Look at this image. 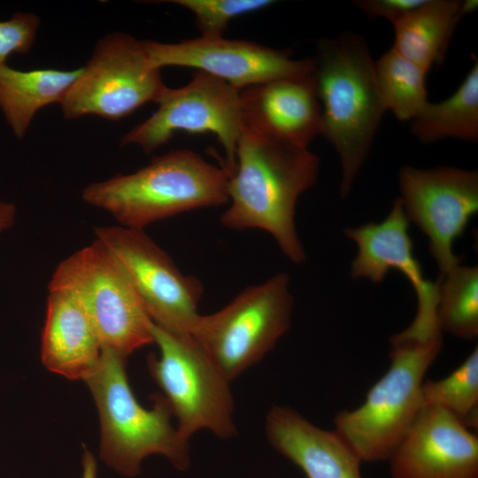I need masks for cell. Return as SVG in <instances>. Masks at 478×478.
<instances>
[{
	"mask_svg": "<svg viewBox=\"0 0 478 478\" xmlns=\"http://www.w3.org/2000/svg\"><path fill=\"white\" fill-rule=\"evenodd\" d=\"M320 161L309 149L257 135L243 126L234 171L228 175V207L220 216L232 230L268 233L293 263L306 258L295 222L302 194L317 181Z\"/></svg>",
	"mask_w": 478,
	"mask_h": 478,
	"instance_id": "obj_1",
	"label": "cell"
},
{
	"mask_svg": "<svg viewBox=\"0 0 478 478\" xmlns=\"http://www.w3.org/2000/svg\"><path fill=\"white\" fill-rule=\"evenodd\" d=\"M321 109V135L338 154L340 194L347 197L366 162L386 112L366 41L341 32L319 40L312 57Z\"/></svg>",
	"mask_w": 478,
	"mask_h": 478,
	"instance_id": "obj_2",
	"label": "cell"
},
{
	"mask_svg": "<svg viewBox=\"0 0 478 478\" xmlns=\"http://www.w3.org/2000/svg\"><path fill=\"white\" fill-rule=\"evenodd\" d=\"M224 167L187 149L171 150L127 174H116L83 189L87 204L111 214L120 226L144 230L172 216L227 204Z\"/></svg>",
	"mask_w": 478,
	"mask_h": 478,
	"instance_id": "obj_3",
	"label": "cell"
},
{
	"mask_svg": "<svg viewBox=\"0 0 478 478\" xmlns=\"http://www.w3.org/2000/svg\"><path fill=\"white\" fill-rule=\"evenodd\" d=\"M101 423V459L118 474L135 477L143 461L160 455L179 471L190 466L189 441L172 424L171 407L162 394L150 397V409L136 400L127 380L126 358L103 350L94 371L84 380Z\"/></svg>",
	"mask_w": 478,
	"mask_h": 478,
	"instance_id": "obj_4",
	"label": "cell"
},
{
	"mask_svg": "<svg viewBox=\"0 0 478 478\" xmlns=\"http://www.w3.org/2000/svg\"><path fill=\"white\" fill-rule=\"evenodd\" d=\"M390 343L389 366L363 404L334 418V429L362 463L388 460L421 411L420 389L442 349V338Z\"/></svg>",
	"mask_w": 478,
	"mask_h": 478,
	"instance_id": "obj_5",
	"label": "cell"
},
{
	"mask_svg": "<svg viewBox=\"0 0 478 478\" xmlns=\"http://www.w3.org/2000/svg\"><path fill=\"white\" fill-rule=\"evenodd\" d=\"M49 290L73 293L86 310L102 351L127 358L153 343L150 318L124 268L98 240L62 260L53 272Z\"/></svg>",
	"mask_w": 478,
	"mask_h": 478,
	"instance_id": "obj_6",
	"label": "cell"
},
{
	"mask_svg": "<svg viewBox=\"0 0 478 478\" xmlns=\"http://www.w3.org/2000/svg\"><path fill=\"white\" fill-rule=\"evenodd\" d=\"M294 298L287 274L242 290L197 320L190 336L232 382L261 361L291 325Z\"/></svg>",
	"mask_w": 478,
	"mask_h": 478,
	"instance_id": "obj_7",
	"label": "cell"
},
{
	"mask_svg": "<svg viewBox=\"0 0 478 478\" xmlns=\"http://www.w3.org/2000/svg\"><path fill=\"white\" fill-rule=\"evenodd\" d=\"M153 343L159 355L150 354L148 368L163 391L179 433L188 441L207 430L220 439L236 436L231 382L191 336H177L154 323Z\"/></svg>",
	"mask_w": 478,
	"mask_h": 478,
	"instance_id": "obj_8",
	"label": "cell"
},
{
	"mask_svg": "<svg viewBox=\"0 0 478 478\" xmlns=\"http://www.w3.org/2000/svg\"><path fill=\"white\" fill-rule=\"evenodd\" d=\"M166 88L160 70L150 65L144 40L117 31L98 40L59 105L66 119L96 115L119 120L157 103Z\"/></svg>",
	"mask_w": 478,
	"mask_h": 478,
	"instance_id": "obj_9",
	"label": "cell"
},
{
	"mask_svg": "<svg viewBox=\"0 0 478 478\" xmlns=\"http://www.w3.org/2000/svg\"><path fill=\"white\" fill-rule=\"evenodd\" d=\"M157 111L128 131L120 144L136 145L150 153L178 131L213 134L225 153L222 166L228 175L243 129L239 90L206 73L197 71L186 85L167 87L157 102Z\"/></svg>",
	"mask_w": 478,
	"mask_h": 478,
	"instance_id": "obj_10",
	"label": "cell"
},
{
	"mask_svg": "<svg viewBox=\"0 0 478 478\" xmlns=\"http://www.w3.org/2000/svg\"><path fill=\"white\" fill-rule=\"evenodd\" d=\"M96 239L117 258L152 322L177 336H190L204 292L201 281L182 274L144 230L96 227Z\"/></svg>",
	"mask_w": 478,
	"mask_h": 478,
	"instance_id": "obj_11",
	"label": "cell"
},
{
	"mask_svg": "<svg viewBox=\"0 0 478 478\" xmlns=\"http://www.w3.org/2000/svg\"><path fill=\"white\" fill-rule=\"evenodd\" d=\"M405 214L428 238L440 275L461 264L456 240L478 211V173L453 166H403L398 173Z\"/></svg>",
	"mask_w": 478,
	"mask_h": 478,
	"instance_id": "obj_12",
	"label": "cell"
},
{
	"mask_svg": "<svg viewBox=\"0 0 478 478\" xmlns=\"http://www.w3.org/2000/svg\"><path fill=\"white\" fill-rule=\"evenodd\" d=\"M358 246L351 266V275L382 282L391 269L400 271L410 281L417 298L412 323L390 340L426 343L442 338L437 320V282L427 279L413 252L407 220L398 198L390 212L379 223H367L344 230Z\"/></svg>",
	"mask_w": 478,
	"mask_h": 478,
	"instance_id": "obj_13",
	"label": "cell"
},
{
	"mask_svg": "<svg viewBox=\"0 0 478 478\" xmlns=\"http://www.w3.org/2000/svg\"><path fill=\"white\" fill-rule=\"evenodd\" d=\"M150 65L196 68L236 89L312 73V58L295 59L288 51L246 40L199 36L179 42L144 40Z\"/></svg>",
	"mask_w": 478,
	"mask_h": 478,
	"instance_id": "obj_14",
	"label": "cell"
},
{
	"mask_svg": "<svg viewBox=\"0 0 478 478\" xmlns=\"http://www.w3.org/2000/svg\"><path fill=\"white\" fill-rule=\"evenodd\" d=\"M387 461L392 478H478V436L449 412L423 408Z\"/></svg>",
	"mask_w": 478,
	"mask_h": 478,
	"instance_id": "obj_15",
	"label": "cell"
},
{
	"mask_svg": "<svg viewBox=\"0 0 478 478\" xmlns=\"http://www.w3.org/2000/svg\"><path fill=\"white\" fill-rule=\"evenodd\" d=\"M243 126L250 131L308 149L322 131L312 73L272 80L239 91Z\"/></svg>",
	"mask_w": 478,
	"mask_h": 478,
	"instance_id": "obj_16",
	"label": "cell"
},
{
	"mask_svg": "<svg viewBox=\"0 0 478 478\" xmlns=\"http://www.w3.org/2000/svg\"><path fill=\"white\" fill-rule=\"evenodd\" d=\"M265 434L306 478H363L361 460L335 429L314 425L289 406L275 405L267 411Z\"/></svg>",
	"mask_w": 478,
	"mask_h": 478,
	"instance_id": "obj_17",
	"label": "cell"
},
{
	"mask_svg": "<svg viewBox=\"0 0 478 478\" xmlns=\"http://www.w3.org/2000/svg\"><path fill=\"white\" fill-rule=\"evenodd\" d=\"M101 352L96 331L79 299L67 290H49L41 346L45 367L69 380H85Z\"/></svg>",
	"mask_w": 478,
	"mask_h": 478,
	"instance_id": "obj_18",
	"label": "cell"
},
{
	"mask_svg": "<svg viewBox=\"0 0 478 478\" xmlns=\"http://www.w3.org/2000/svg\"><path fill=\"white\" fill-rule=\"evenodd\" d=\"M477 5L476 0H425L392 24V48L428 73L443 61L461 18Z\"/></svg>",
	"mask_w": 478,
	"mask_h": 478,
	"instance_id": "obj_19",
	"label": "cell"
},
{
	"mask_svg": "<svg viewBox=\"0 0 478 478\" xmlns=\"http://www.w3.org/2000/svg\"><path fill=\"white\" fill-rule=\"evenodd\" d=\"M53 68L21 71L7 64L0 66V110L18 139L26 135L35 113L58 103L81 73Z\"/></svg>",
	"mask_w": 478,
	"mask_h": 478,
	"instance_id": "obj_20",
	"label": "cell"
},
{
	"mask_svg": "<svg viewBox=\"0 0 478 478\" xmlns=\"http://www.w3.org/2000/svg\"><path fill=\"white\" fill-rule=\"evenodd\" d=\"M472 58L473 66L456 91L441 102H428L412 120L410 131L420 142L478 140V59Z\"/></svg>",
	"mask_w": 478,
	"mask_h": 478,
	"instance_id": "obj_21",
	"label": "cell"
},
{
	"mask_svg": "<svg viewBox=\"0 0 478 478\" xmlns=\"http://www.w3.org/2000/svg\"><path fill=\"white\" fill-rule=\"evenodd\" d=\"M374 71L386 112L412 121L428 102V73L392 47L374 60Z\"/></svg>",
	"mask_w": 478,
	"mask_h": 478,
	"instance_id": "obj_22",
	"label": "cell"
},
{
	"mask_svg": "<svg viewBox=\"0 0 478 478\" xmlns=\"http://www.w3.org/2000/svg\"><path fill=\"white\" fill-rule=\"evenodd\" d=\"M437 320L441 331L465 340L478 335V267L461 264L440 275Z\"/></svg>",
	"mask_w": 478,
	"mask_h": 478,
	"instance_id": "obj_23",
	"label": "cell"
},
{
	"mask_svg": "<svg viewBox=\"0 0 478 478\" xmlns=\"http://www.w3.org/2000/svg\"><path fill=\"white\" fill-rule=\"evenodd\" d=\"M421 409H442L469 429L478 426V347L449 375L425 380L420 389Z\"/></svg>",
	"mask_w": 478,
	"mask_h": 478,
	"instance_id": "obj_24",
	"label": "cell"
},
{
	"mask_svg": "<svg viewBox=\"0 0 478 478\" xmlns=\"http://www.w3.org/2000/svg\"><path fill=\"white\" fill-rule=\"evenodd\" d=\"M195 18L201 36L218 37L228 23L242 15L259 11L274 4L271 0H173Z\"/></svg>",
	"mask_w": 478,
	"mask_h": 478,
	"instance_id": "obj_25",
	"label": "cell"
},
{
	"mask_svg": "<svg viewBox=\"0 0 478 478\" xmlns=\"http://www.w3.org/2000/svg\"><path fill=\"white\" fill-rule=\"evenodd\" d=\"M40 18L31 12H16L11 19L0 21V66L11 55L26 54L33 47Z\"/></svg>",
	"mask_w": 478,
	"mask_h": 478,
	"instance_id": "obj_26",
	"label": "cell"
},
{
	"mask_svg": "<svg viewBox=\"0 0 478 478\" xmlns=\"http://www.w3.org/2000/svg\"><path fill=\"white\" fill-rule=\"evenodd\" d=\"M425 0H358L353 4L369 18H383L391 24Z\"/></svg>",
	"mask_w": 478,
	"mask_h": 478,
	"instance_id": "obj_27",
	"label": "cell"
},
{
	"mask_svg": "<svg viewBox=\"0 0 478 478\" xmlns=\"http://www.w3.org/2000/svg\"><path fill=\"white\" fill-rule=\"evenodd\" d=\"M16 206L0 198V233L10 228L16 219Z\"/></svg>",
	"mask_w": 478,
	"mask_h": 478,
	"instance_id": "obj_28",
	"label": "cell"
},
{
	"mask_svg": "<svg viewBox=\"0 0 478 478\" xmlns=\"http://www.w3.org/2000/svg\"><path fill=\"white\" fill-rule=\"evenodd\" d=\"M81 466V478L97 477V462L94 455L86 447L83 450Z\"/></svg>",
	"mask_w": 478,
	"mask_h": 478,
	"instance_id": "obj_29",
	"label": "cell"
}]
</instances>
